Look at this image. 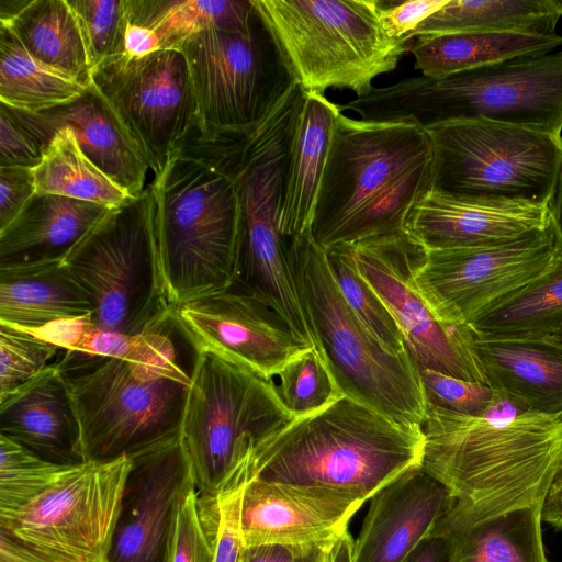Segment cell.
<instances>
[{"instance_id":"cell-1","label":"cell","mask_w":562,"mask_h":562,"mask_svg":"<svg viewBox=\"0 0 562 562\" xmlns=\"http://www.w3.org/2000/svg\"><path fill=\"white\" fill-rule=\"evenodd\" d=\"M199 348L175 306L121 357L66 350L56 363L79 420L86 462L133 457L181 435Z\"/></svg>"},{"instance_id":"cell-2","label":"cell","mask_w":562,"mask_h":562,"mask_svg":"<svg viewBox=\"0 0 562 562\" xmlns=\"http://www.w3.org/2000/svg\"><path fill=\"white\" fill-rule=\"evenodd\" d=\"M434 147L411 119L335 120L310 233L317 246L405 231L413 205L432 189Z\"/></svg>"},{"instance_id":"cell-3","label":"cell","mask_w":562,"mask_h":562,"mask_svg":"<svg viewBox=\"0 0 562 562\" xmlns=\"http://www.w3.org/2000/svg\"><path fill=\"white\" fill-rule=\"evenodd\" d=\"M420 465L454 498L450 518L477 521L542 505L562 461V422L536 413L493 422L427 405Z\"/></svg>"},{"instance_id":"cell-4","label":"cell","mask_w":562,"mask_h":562,"mask_svg":"<svg viewBox=\"0 0 562 562\" xmlns=\"http://www.w3.org/2000/svg\"><path fill=\"white\" fill-rule=\"evenodd\" d=\"M424 445L422 428L402 425L342 396L259 442L247 481L329 487L368 501L419 465Z\"/></svg>"},{"instance_id":"cell-5","label":"cell","mask_w":562,"mask_h":562,"mask_svg":"<svg viewBox=\"0 0 562 562\" xmlns=\"http://www.w3.org/2000/svg\"><path fill=\"white\" fill-rule=\"evenodd\" d=\"M303 99L304 90L295 83L251 133L206 136L195 128L179 147L233 180L238 222L232 282L274 306L295 297L279 222Z\"/></svg>"},{"instance_id":"cell-6","label":"cell","mask_w":562,"mask_h":562,"mask_svg":"<svg viewBox=\"0 0 562 562\" xmlns=\"http://www.w3.org/2000/svg\"><path fill=\"white\" fill-rule=\"evenodd\" d=\"M369 121L425 128L486 120L562 137V52L522 55L442 78L420 75L340 105Z\"/></svg>"},{"instance_id":"cell-7","label":"cell","mask_w":562,"mask_h":562,"mask_svg":"<svg viewBox=\"0 0 562 562\" xmlns=\"http://www.w3.org/2000/svg\"><path fill=\"white\" fill-rule=\"evenodd\" d=\"M285 256L314 347L340 392L402 425L422 428L427 402L408 350L389 351L358 318L310 229L285 237Z\"/></svg>"},{"instance_id":"cell-8","label":"cell","mask_w":562,"mask_h":562,"mask_svg":"<svg viewBox=\"0 0 562 562\" xmlns=\"http://www.w3.org/2000/svg\"><path fill=\"white\" fill-rule=\"evenodd\" d=\"M151 186L158 258L170 305L228 288L238 222L231 177L178 151Z\"/></svg>"},{"instance_id":"cell-9","label":"cell","mask_w":562,"mask_h":562,"mask_svg":"<svg viewBox=\"0 0 562 562\" xmlns=\"http://www.w3.org/2000/svg\"><path fill=\"white\" fill-rule=\"evenodd\" d=\"M294 419L272 379L200 351L181 427L198 493L217 498L244 485L255 447Z\"/></svg>"},{"instance_id":"cell-10","label":"cell","mask_w":562,"mask_h":562,"mask_svg":"<svg viewBox=\"0 0 562 562\" xmlns=\"http://www.w3.org/2000/svg\"><path fill=\"white\" fill-rule=\"evenodd\" d=\"M305 92L347 89L356 98L396 68L409 42L384 32L380 0H254Z\"/></svg>"},{"instance_id":"cell-11","label":"cell","mask_w":562,"mask_h":562,"mask_svg":"<svg viewBox=\"0 0 562 562\" xmlns=\"http://www.w3.org/2000/svg\"><path fill=\"white\" fill-rule=\"evenodd\" d=\"M426 130L434 191L492 206L548 207L561 168V137L486 120Z\"/></svg>"},{"instance_id":"cell-12","label":"cell","mask_w":562,"mask_h":562,"mask_svg":"<svg viewBox=\"0 0 562 562\" xmlns=\"http://www.w3.org/2000/svg\"><path fill=\"white\" fill-rule=\"evenodd\" d=\"M65 263L89 295L91 325L139 335L167 315L173 306L159 265L153 186L110 209Z\"/></svg>"},{"instance_id":"cell-13","label":"cell","mask_w":562,"mask_h":562,"mask_svg":"<svg viewBox=\"0 0 562 562\" xmlns=\"http://www.w3.org/2000/svg\"><path fill=\"white\" fill-rule=\"evenodd\" d=\"M243 20L204 29L178 48L188 64L203 135H247L296 83L256 8Z\"/></svg>"},{"instance_id":"cell-14","label":"cell","mask_w":562,"mask_h":562,"mask_svg":"<svg viewBox=\"0 0 562 562\" xmlns=\"http://www.w3.org/2000/svg\"><path fill=\"white\" fill-rule=\"evenodd\" d=\"M105 100L149 169L159 177L198 127L199 110L189 67L178 49L143 57L113 56L91 72Z\"/></svg>"},{"instance_id":"cell-15","label":"cell","mask_w":562,"mask_h":562,"mask_svg":"<svg viewBox=\"0 0 562 562\" xmlns=\"http://www.w3.org/2000/svg\"><path fill=\"white\" fill-rule=\"evenodd\" d=\"M350 245L358 271L392 314L416 367L488 384L468 327L442 321L415 282L426 249L405 231Z\"/></svg>"},{"instance_id":"cell-16","label":"cell","mask_w":562,"mask_h":562,"mask_svg":"<svg viewBox=\"0 0 562 562\" xmlns=\"http://www.w3.org/2000/svg\"><path fill=\"white\" fill-rule=\"evenodd\" d=\"M562 247L552 226L485 248L426 250L415 282L446 323L467 327L488 307L548 270Z\"/></svg>"},{"instance_id":"cell-17","label":"cell","mask_w":562,"mask_h":562,"mask_svg":"<svg viewBox=\"0 0 562 562\" xmlns=\"http://www.w3.org/2000/svg\"><path fill=\"white\" fill-rule=\"evenodd\" d=\"M130 468L127 457L75 467L4 530L59 562H103Z\"/></svg>"},{"instance_id":"cell-18","label":"cell","mask_w":562,"mask_h":562,"mask_svg":"<svg viewBox=\"0 0 562 562\" xmlns=\"http://www.w3.org/2000/svg\"><path fill=\"white\" fill-rule=\"evenodd\" d=\"M131 459L108 562H170L179 507L195 488L181 435Z\"/></svg>"},{"instance_id":"cell-19","label":"cell","mask_w":562,"mask_h":562,"mask_svg":"<svg viewBox=\"0 0 562 562\" xmlns=\"http://www.w3.org/2000/svg\"><path fill=\"white\" fill-rule=\"evenodd\" d=\"M175 311L200 351L268 379L314 348L268 303L232 286L186 301Z\"/></svg>"},{"instance_id":"cell-20","label":"cell","mask_w":562,"mask_h":562,"mask_svg":"<svg viewBox=\"0 0 562 562\" xmlns=\"http://www.w3.org/2000/svg\"><path fill=\"white\" fill-rule=\"evenodd\" d=\"M366 501L329 487L251 479L240 502L244 546L333 542Z\"/></svg>"},{"instance_id":"cell-21","label":"cell","mask_w":562,"mask_h":562,"mask_svg":"<svg viewBox=\"0 0 562 562\" xmlns=\"http://www.w3.org/2000/svg\"><path fill=\"white\" fill-rule=\"evenodd\" d=\"M453 504L420 464L405 471L370 498L352 562H404Z\"/></svg>"},{"instance_id":"cell-22","label":"cell","mask_w":562,"mask_h":562,"mask_svg":"<svg viewBox=\"0 0 562 562\" xmlns=\"http://www.w3.org/2000/svg\"><path fill=\"white\" fill-rule=\"evenodd\" d=\"M550 224L548 207L471 203L431 189L411 209L405 232L426 250L468 249L510 244Z\"/></svg>"},{"instance_id":"cell-23","label":"cell","mask_w":562,"mask_h":562,"mask_svg":"<svg viewBox=\"0 0 562 562\" xmlns=\"http://www.w3.org/2000/svg\"><path fill=\"white\" fill-rule=\"evenodd\" d=\"M11 111L44 148L58 130L68 127L82 153L130 196L145 190L146 161L91 83L80 97L56 108Z\"/></svg>"},{"instance_id":"cell-24","label":"cell","mask_w":562,"mask_h":562,"mask_svg":"<svg viewBox=\"0 0 562 562\" xmlns=\"http://www.w3.org/2000/svg\"><path fill=\"white\" fill-rule=\"evenodd\" d=\"M0 435L55 464L87 463L79 420L56 363L0 395Z\"/></svg>"},{"instance_id":"cell-25","label":"cell","mask_w":562,"mask_h":562,"mask_svg":"<svg viewBox=\"0 0 562 562\" xmlns=\"http://www.w3.org/2000/svg\"><path fill=\"white\" fill-rule=\"evenodd\" d=\"M471 336L475 357L492 387L528 412L562 422V344L548 336Z\"/></svg>"},{"instance_id":"cell-26","label":"cell","mask_w":562,"mask_h":562,"mask_svg":"<svg viewBox=\"0 0 562 562\" xmlns=\"http://www.w3.org/2000/svg\"><path fill=\"white\" fill-rule=\"evenodd\" d=\"M111 207L35 193L0 231V268L65 260Z\"/></svg>"},{"instance_id":"cell-27","label":"cell","mask_w":562,"mask_h":562,"mask_svg":"<svg viewBox=\"0 0 562 562\" xmlns=\"http://www.w3.org/2000/svg\"><path fill=\"white\" fill-rule=\"evenodd\" d=\"M92 312L65 260L0 268V323L30 330Z\"/></svg>"},{"instance_id":"cell-28","label":"cell","mask_w":562,"mask_h":562,"mask_svg":"<svg viewBox=\"0 0 562 562\" xmlns=\"http://www.w3.org/2000/svg\"><path fill=\"white\" fill-rule=\"evenodd\" d=\"M340 105L305 92L291 143L279 227L291 237L311 227L333 126Z\"/></svg>"},{"instance_id":"cell-29","label":"cell","mask_w":562,"mask_h":562,"mask_svg":"<svg viewBox=\"0 0 562 562\" xmlns=\"http://www.w3.org/2000/svg\"><path fill=\"white\" fill-rule=\"evenodd\" d=\"M541 508H515L477 521L445 514L430 533L446 540L449 562H551L542 540Z\"/></svg>"},{"instance_id":"cell-30","label":"cell","mask_w":562,"mask_h":562,"mask_svg":"<svg viewBox=\"0 0 562 562\" xmlns=\"http://www.w3.org/2000/svg\"><path fill=\"white\" fill-rule=\"evenodd\" d=\"M562 36L517 32H465L416 37L408 50L423 76L442 78L508 58L548 54Z\"/></svg>"},{"instance_id":"cell-31","label":"cell","mask_w":562,"mask_h":562,"mask_svg":"<svg viewBox=\"0 0 562 562\" xmlns=\"http://www.w3.org/2000/svg\"><path fill=\"white\" fill-rule=\"evenodd\" d=\"M20 45L42 65L88 87L91 67L77 18L67 0H24L0 20Z\"/></svg>"},{"instance_id":"cell-32","label":"cell","mask_w":562,"mask_h":562,"mask_svg":"<svg viewBox=\"0 0 562 562\" xmlns=\"http://www.w3.org/2000/svg\"><path fill=\"white\" fill-rule=\"evenodd\" d=\"M562 326V249L552 266L495 303L470 325L484 338L547 337Z\"/></svg>"},{"instance_id":"cell-33","label":"cell","mask_w":562,"mask_h":562,"mask_svg":"<svg viewBox=\"0 0 562 562\" xmlns=\"http://www.w3.org/2000/svg\"><path fill=\"white\" fill-rule=\"evenodd\" d=\"M559 18L554 0H449L409 37L465 32L554 35Z\"/></svg>"},{"instance_id":"cell-34","label":"cell","mask_w":562,"mask_h":562,"mask_svg":"<svg viewBox=\"0 0 562 562\" xmlns=\"http://www.w3.org/2000/svg\"><path fill=\"white\" fill-rule=\"evenodd\" d=\"M33 177L36 193L61 195L111 209L132 198L82 153L68 127L53 135L41 162L33 169Z\"/></svg>"},{"instance_id":"cell-35","label":"cell","mask_w":562,"mask_h":562,"mask_svg":"<svg viewBox=\"0 0 562 562\" xmlns=\"http://www.w3.org/2000/svg\"><path fill=\"white\" fill-rule=\"evenodd\" d=\"M87 89L30 56L13 34L0 26V102L11 109L40 112L68 103Z\"/></svg>"},{"instance_id":"cell-36","label":"cell","mask_w":562,"mask_h":562,"mask_svg":"<svg viewBox=\"0 0 562 562\" xmlns=\"http://www.w3.org/2000/svg\"><path fill=\"white\" fill-rule=\"evenodd\" d=\"M252 8V0H126V21L151 31L160 49H178L191 35L243 20Z\"/></svg>"},{"instance_id":"cell-37","label":"cell","mask_w":562,"mask_h":562,"mask_svg":"<svg viewBox=\"0 0 562 562\" xmlns=\"http://www.w3.org/2000/svg\"><path fill=\"white\" fill-rule=\"evenodd\" d=\"M72 468L48 462L0 435V528H9Z\"/></svg>"},{"instance_id":"cell-38","label":"cell","mask_w":562,"mask_h":562,"mask_svg":"<svg viewBox=\"0 0 562 562\" xmlns=\"http://www.w3.org/2000/svg\"><path fill=\"white\" fill-rule=\"evenodd\" d=\"M328 268L344 299L379 340L393 353L406 350L403 335L382 300L357 269L350 244L325 249Z\"/></svg>"},{"instance_id":"cell-39","label":"cell","mask_w":562,"mask_h":562,"mask_svg":"<svg viewBox=\"0 0 562 562\" xmlns=\"http://www.w3.org/2000/svg\"><path fill=\"white\" fill-rule=\"evenodd\" d=\"M272 382L280 401L295 419L315 414L345 396L315 348L290 361Z\"/></svg>"},{"instance_id":"cell-40","label":"cell","mask_w":562,"mask_h":562,"mask_svg":"<svg viewBox=\"0 0 562 562\" xmlns=\"http://www.w3.org/2000/svg\"><path fill=\"white\" fill-rule=\"evenodd\" d=\"M86 45L92 70L125 53L126 0H67Z\"/></svg>"},{"instance_id":"cell-41","label":"cell","mask_w":562,"mask_h":562,"mask_svg":"<svg viewBox=\"0 0 562 562\" xmlns=\"http://www.w3.org/2000/svg\"><path fill=\"white\" fill-rule=\"evenodd\" d=\"M218 520V499L192 490L179 507L170 562H213Z\"/></svg>"},{"instance_id":"cell-42","label":"cell","mask_w":562,"mask_h":562,"mask_svg":"<svg viewBox=\"0 0 562 562\" xmlns=\"http://www.w3.org/2000/svg\"><path fill=\"white\" fill-rule=\"evenodd\" d=\"M58 346L0 323V395L44 371Z\"/></svg>"},{"instance_id":"cell-43","label":"cell","mask_w":562,"mask_h":562,"mask_svg":"<svg viewBox=\"0 0 562 562\" xmlns=\"http://www.w3.org/2000/svg\"><path fill=\"white\" fill-rule=\"evenodd\" d=\"M427 405L456 414L483 418L497 391L490 384L470 382L427 368H417Z\"/></svg>"},{"instance_id":"cell-44","label":"cell","mask_w":562,"mask_h":562,"mask_svg":"<svg viewBox=\"0 0 562 562\" xmlns=\"http://www.w3.org/2000/svg\"><path fill=\"white\" fill-rule=\"evenodd\" d=\"M44 147L14 116L11 109L0 103V167L34 169L42 160Z\"/></svg>"},{"instance_id":"cell-45","label":"cell","mask_w":562,"mask_h":562,"mask_svg":"<svg viewBox=\"0 0 562 562\" xmlns=\"http://www.w3.org/2000/svg\"><path fill=\"white\" fill-rule=\"evenodd\" d=\"M244 485L226 491L217 497L220 520L213 562H241L245 549L240 532V502Z\"/></svg>"},{"instance_id":"cell-46","label":"cell","mask_w":562,"mask_h":562,"mask_svg":"<svg viewBox=\"0 0 562 562\" xmlns=\"http://www.w3.org/2000/svg\"><path fill=\"white\" fill-rule=\"evenodd\" d=\"M449 0L382 1L381 25L393 40L411 42L416 27L447 4Z\"/></svg>"},{"instance_id":"cell-47","label":"cell","mask_w":562,"mask_h":562,"mask_svg":"<svg viewBox=\"0 0 562 562\" xmlns=\"http://www.w3.org/2000/svg\"><path fill=\"white\" fill-rule=\"evenodd\" d=\"M35 193L33 169L0 167V231L21 213Z\"/></svg>"},{"instance_id":"cell-48","label":"cell","mask_w":562,"mask_h":562,"mask_svg":"<svg viewBox=\"0 0 562 562\" xmlns=\"http://www.w3.org/2000/svg\"><path fill=\"white\" fill-rule=\"evenodd\" d=\"M335 541L248 547L244 549L241 562H328Z\"/></svg>"},{"instance_id":"cell-49","label":"cell","mask_w":562,"mask_h":562,"mask_svg":"<svg viewBox=\"0 0 562 562\" xmlns=\"http://www.w3.org/2000/svg\"><path fill=\"white\" fill-rule=\"evenodd\" d=\"M0 562H59L0 529Z\"/></svg>"},{"instance_id":"cell-50","label":"cell","mask_w":562,"mask_h":562,"mask_svg":"<svg viewBox=\"0 0 562 562\" xmlns=\"http://www.w3.org/2000/svg\"><path fill=\"white\" fill-rule=\"evenodd\" d=\"M541 518L542 521L562 529V461L544 496Z\"/></svg>"},{"instance_id":"cell-51","label":"cell","mask_w":562,"mask_h":562,"mask_svg":"<svg viewBox=\"0 0 562 562\" xmlns=\"http://www.w3.org/2000/svg\"><path fill=\"white\" fill-rule=\"evenodd\" d=\"M404 562H449L448 544L442 537L429 533Z\"/></svg>"},{"instance_id":"cell-52","label":"cell","mask_w":562,"mask_h":562,"mask_svg":"<svg viewBox=\"0 0 562 562\" xmlns=\"http://www.w3.org/2000/svg\"><path fill=\"white\" fill-rule=\"evenodd\" d=\"M562 146V137H561ZM550 220L557 236V240L562 247V161L558 180L548 204Z\"/></svg>"},{"instance_id":"cell-53","label":"cell","mask_w":562,"mask_h":562,"mask_svg":"<svg viewBox=\"0 0 562 562\" xmlns=\"http://www.w3.org/2000/svg\"><path fill=\"white\" fill-rule=\"evenodd\" d=\"M353 539L345 531L331 546L328 562H352Z\"/></svg>"},{"instance_id":"cell-54","label":"cell","mask_w":562,"mask_h":562,"mask_svg":"<svg viewBox=\"0 0 562 562\" xmlns=\"http://www.w3.org/2000/svg\"><path fill=\"white\" fill-rule=\"evenodd\" d=\"M550 338H552L553 340L562 344V326L557 329L554 333H552L550 336H548Z\"/></svg>"},{"instance_id":"cell-55","label":"cell","mask_w":562,"mask_h":562,"mask_svg":"<svg viewBox=\"0 0 562 562\" xmlns=\"http://www.w3.org/2000/svg\"><path fill=\"white\" fill-rule=\"evenodd\" d=\"M554 1H555V5L558 8L560 16H562V1L561 0H554Z\"/></svg>"},{"instance_id":"cell-56","label":"cell","mask_w":562,"mask_h":562,"mask_svg":"<svg viewBox=\"0 0 562 562\" xmlns=\"http://www.w3.org/2000/svg\"><path fill=\"white\" fill-rule=\"evenodd\" d=\"M103 562H108V560L103 561Z\"/></svg>"}]
</instances>
